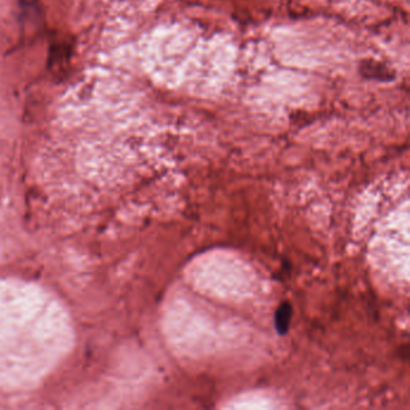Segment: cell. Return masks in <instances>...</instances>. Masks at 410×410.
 Instances as JSON below:
<instances>
[{
  "label": "cell",
  "instance_id": "cell-1",
  "mask_svg": "<svg viewBox=\"0 0 410 410\" xmlns=\"http://www.w3.org/2000/svg\"><path fill=\"white\" fill-rule=\"evenodd\" d=\"M67 319L39 289L0 280V389L32 387L59 361Z\"/></svg>",
  "mask_w": 410,
  "mask_h": 410
},
{
  "label": "cell",
  "instance_id": "cell-2",
  "mask_svg": "<svg viewBox=\"0 0 410 410\" xmlns=\"http://www.w3.org/2000/svg\"><path fill=\"white\" fill-rule=\"evenodd\" d=\"M291 318H292V307L290 303L287 301L280 303L275 315V330L279 335H287L289 326H290Z\"/></svg>",
  "mask_w": 410,
  "mask_h": 410
}]
</instances>
